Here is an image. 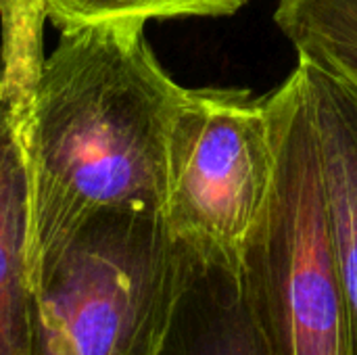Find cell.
Here are the masks:
<instances>
[{
  "label": "cell",
  "instance_id": "cell-5",
  "mask_svg": "<svg viewBox=\"0 0 357 355\" xmlns=\"http://www.w3.org/2000/svg\"><path fill=\"white\" fill-rule=\"evenodd\" d=\"M42 0H0V355H33L36 142Z\"/></svg>",
  "mask_w": 357,
  "mask_h": 355
},
{
  "label": "cell",
  "instance_id": "cell-7",
  "mask_svg": "<svg viewBox=\"0 0 357 355\" xmlns=\"http://www.w3.org/2000/svg\"><path fill=\"white\" fill-rule=\"evenodd\" d=\"M157 355H274L245 270L199 264Z\"/></svg>",
  "mask_w": 357,
  "mask_h": 355
},
{
  "label": "cell",
  "instance_id": "cell-9",
  "mask_svg": "<svg viewBox=\"0 0 357 355\" xmlns=\"http://www.w3.org/2000/svg\"><path fill=\"white\" fill-rule=\"evenodd\" d=\"M249 0H42L56 27L100 21H151L174 17H230Z\"/></svg>",
  "mask_w": 357,
  "mask_h": 355
},
{
  "label": "cell",
  "instance_id": "cell-1",
  "mask_svg": "<svg viewBox=\"0 0 357 355\" xmlns=\"http://www.w3.org/2000/svg\"><path fill=\"white\" fill-rule=\"evenodd\" d=\"M142 21L61 27L33 103V297L73 230L105 207L161 211L167 140L184 98L157 61Z\"/></svg>",
  "mask_w": 357,
  "mask_h": 355
},
{
  "label": "cell",
  "instance_id": "cell-2",
  "mask_svg": "<svg viewBox=\"0 0 357 355\" xmlns=\"http://www.w3.org/2000/svg\"><path fill=\"white\" fill-rule=\"evenodd\" d=\"M197 266L157 209L90 213L42 276L33 355H157Z\"/></svg>",
  "mask_w": 357,
  "mask_h": 355
},
{
  "label": "cell",
  "instance_id": "cell-4",
  "mask_svg": "<svg viewBox=\"0 0 357 355\" xmlns=\"http://www.w3.org/2000/svg\"><path fill=\"white\" fill-rule=\"evenodd\" d=\"M276 167L272 92L186 88L167 140L165 226L199 264L241 274Z\"/></svg>",
  "mask_w": 357,
  "mask_h": 355
},
{
  "label": "cell",
  "instance_id": "cell-8",
  "mask_svg": "<svg viewBox=\"0 0 357 355\" xmlns=\"http://www.w3.org/2000/svg\"><path fill=\"white\" fill-rule=\"evenodd\" d=\"M274 23L297 59L357 92V0H278Z\"/></svg>",
  "mask_w": 357,
  "mask_h": 355
},
{
  "label": "cell",
  "instance_id": "cell-6",
  "mask_svg": "<svg viewBox=\"0 0 357 355\" xmlns=\"http://www.w3.org/2000/svg\"><path fill=\"white\" fill-rule=\"evenodd\" d=\"M297 61L305 67L316 115L347 347L349 355H357V92L322 69Z\"/></svg>",
  "mask_w": 357,
  "mask_h": 355
},
{
  "label": "cell",
  "instance_id": "cell-3",
  "mask_svg": "<svg viewBox=\"0 0 357 355\" xmlns=\"http://www.w3.org/2000/svg\"><path fill=\"white\" fill-rule=\"evenodd\" d=\"M278 167L245 278L274 355H349L305 67L272 90Z\"/></svg>",
  "mask_w": 357,
  "mask_h": 355
}]
</instances>
